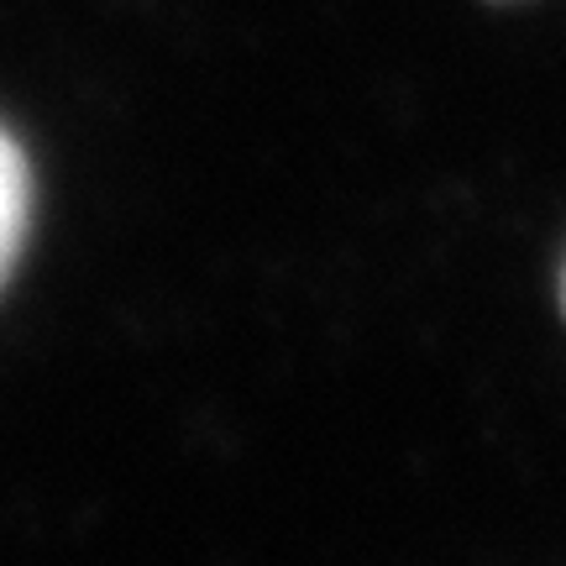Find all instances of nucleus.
I'll return each mask as SVG.
<instances>
[{
  "instance_id": "nucleus-1",
  "label": "nucleus",
  "mask_w": 566,
  "mask_h": 566,
  "mask_svg": "<svg viewBox=\"0 0 566 566\" xmlns=\"http://www.w3.org/2000/svg\"><path fill=\"white\" fill-rule=\"evenodd\" d=\"M27 216H32V174H27L21 147L0 132V283L27 242Z\"/></svg>"
},
{
  "instance_id": "nucleus-2",
  "label": "nucleus",
  "mask_w": 566,
  "mask_h": 566,
  "mask_svg": "<svg viewBox=\"0 0 566 566\" xmlns=\"http://www.w3.org/2000/svg\"><path fill=\"white\" fill-rule=\"evenodd\" d=\"M562 310H566V273H562Z\"/></svg>"
}]
</instances>
